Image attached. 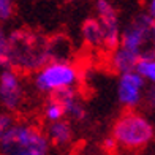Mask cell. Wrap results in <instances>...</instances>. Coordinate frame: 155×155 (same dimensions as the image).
<instances>
[{
    "mask_svg": "<svg viewBox=\"0 0 155 155\" xmlns=\"http://www.w3.org/2000/svg\"><path fill=\"white\" fill-rule=\"evenodd\" d=\"M46 136L49 139V143H51V146L67 147L71 144L73 136H74L73 125L68 119H60V120L51 122V124H48Z\"/></svg>",
    "mask_w": 155,
    "mask_h": 155,
    "instance_id": "30bf717a",
    "label": "cell"
},
{
    "mask_svg": "<svg viewBox=\"0 0 155 155\" xmlns=\"http://www.w3.org/2000/svg\"><path fill=\"white\" fill-rule=\"evenodd\" d=\"M25 89L21 73L13 68H3L0 73V104L6 112H18L24 104Z\"/></svg>",
    "mask_w": 155,
    "mask_h": 155,
    "instance_id": "8992f818",
    "label": "cell"
},
{
    "mask_svg": "<svg viewBox=\"0 0 155 155\" xmlns=\"http://www.w3.org/2000/svg\"><path fill=\"white\" fill-rule=\"evenodd\" d=\"M15 124V117H13L11 112H0V138L3 136V133L10 128V127Z\"/></svg>",
    "mask_w": 155,
    "mask_h": 155,
    "instance_id": "ac0fdd59",
    "label": "cell"
},
{
    "mask_svg": "<svg viewBox=\"0 0 155 155\" xmlns=\"http://www.w3.org/2000/svg\"><path fill=\"white\" fill-rule=\"evenodd\" d=\"M68 48L65 38H46L29 29H16L8 33V68L19 73H35L52 59H65Z\"/></svg>",
    "mask_w": 155,
    "mask_h": 155,
    "instance_id": "6da1fadb",
    "label": "cell"
},
{
    "mask_svg": "<svg viewBox=\"0 0 155 155\" xmlns=\"http://www.w3.org/2000/svg\"><path fill=\"white\" fill-rule=\"evenodd\" d=\"M15 15V3L13 0H0V22L10 21Z\"/></svg>",
    "mask_w": 155,
    "mask_h": 155,
    "instance_id": "2e32d148",
    "label": "cell"
},
{
    "mask_svg": "<svg viewBox=\"0 0 155 155\" xmlns=\"http://www.w3.org/2000/svg\"><path fill=\"white\" fill-rule=\"evenodd\" d=\"M68 2H73V0H68Z\"/></svg>",
    "mask_w": 155,
    "mask_h": 155,
    "instance_id": "44dd1931",
    "label": "cell"
},
{
    "mask_svg": "<svg viewBox=\"0 0 155 155\" xmlns=\"http://www.w3.org/2000/svg\"><path fill=\"white\" fill-rule=\"evenodd\" d=\"M143 103L147 108L153 109L155 108V82L147 84L144 89V97H143Z\"/></svg>",
    "mask_w": 155,
    "mask_h": 155,
    "instance_id": "e0dca14e",
    "label": "cell"
},
{
    "mask_svg": "<svg viewBox=\"0 0 155 155\" xmlns=\"http://www.w3.org/2000/svg\"><path fill=\"white\" fill-rule=\"evenodd\" d=\"M82 40L92 49H104V32L97 18H89L82 22L81 27Z\"/></svg>",
    "mask_w": 155,
    "mask_h": 155,
    "instance_id": "8fae6325",
    "label": "cell"
},
{
    "mask_svg": "<svg viewBox=\"0 0 155 155\" xmlns=\"http://www.w3.org/2000/svg\"><path fill=\"white\" fill-rule=\"evenodd\" d=\"M111 136L117 143L119 149L141 150L155 138V127L143 112L127 109L112 124Z\"/></svg>",
    "mask_w": 155,
    "mask_h": 155,
    "instance_id": "3957f363",
    "label": "cell"
},
{
    "mask_svg": "<svg viewBox=\"0 0 155 155\" xmlns=\"http://www.w3.org/2000/svg\"><path fill=\"white\" fill-rule=\"evenodd\" d=\"M147 15L155 19V0H149V3H147Z\"/></svg>",
    "mask_w": 155,
    "mask_h": 155,
    "instance_id": "ffe728a7",
    "label": "cell"
},
{
    "mask_svg": "<svg viewBox=\"0 0 155 155\" xmlns=\"http://www.w3.org/2000/svg\"><path fill=\"white\" fill-rule=\"evenodd\" d=\"M135 71L143 76V79L147 84L155 82V57H147V59L138 60Z\"/></svg>",
    "mask_w": 155,
    "mask_h": 155,
    "instance_id": "5bb4252c",
    "label": "cell"
},
{
    "mask_svg": "<svg viewBox=\"0 0 155 155\" xmlns=\"http://www.w3.org/2000/svg\"><path fill=\"white\" fill-rule=\"evenodd\" d=\"M43 117L48 124L60 120V119H65V111H63L62 104L59 103V100L55 97H49L46 104L43 106Z\"/></svg>",
    "mask_w": 155,
    "mask_h": 155,
    "instance_id": "4fadbf2b",
    "label": "cell"
},
{
    "mask_svg": "<svg viewBox=\"0 0 155 155\" xmlns=\"http://www.w3.org/2000/svg\"><path fill=\"white\" fill-rule=\"evenodd\" d=\"M0 68H8V33L0 25Z\"/></svg>",
    "mask_w": 155,
    "mask_h": 155,
    "instance_id": "9a60e30c",
    "label": "cell"
},
{
    "mask_svg": "<svg viewBox=\"0 0 155 155\" xmlns=\"http://www.w3.org/2000/svg\"><path fill=\"white\" fill-rule=\"evenodd\" d=\"M52 97H55L59 100L63 111H65V117L70 122H84L86 120L87 111H86V106H84V103L81 100V95L78 92V89L60 90V92L54 94Z\"/></svg>",
    "mask_w": 155,
    "mask_h": 155,
    "instance_id": "9c48e42d",
    "label": "cell"
},
{
    "mask_svg": "<svg viewBox=\"0 0 155 155\" xmlns=\"http://www.w3.org/2000/svg\"><path fill=\"white\" fill-rule=\"evenodd\" d=\"M95 13L104 32V51H112L120 41V21L119 13L109 0H95Z\"/></svg>",
    "mask_w": 155,
    "mask_h": 155,
    "instance_id": "ba28073f",
    "label": "cell"
},
{
    "mask_svg": "<svg viewBox=\"0 0 155 155\" xmlns=\"http://www.w3.org/2000/svg\"><path fill=\"white\" fill-rule=\"evenodd\" d=\"M103 149L106 150L108 153H112V152H116L119 147H117V143L114 141V138H112L111 135L108 136V138H104L103 139Z\"/></svg>",
    "mask_w": 155,
    "mask_h": 155,
    "instance_id": "d6986e66",
    "label": "cell"
},
{
    "mask_svg": "<svg viewBox=\"0 0 155 155\" xmlns=\"http://www.w3.org/2000/svg\"><path fill=\"white\" fill-rule=\"evenodd\" d=\"M119 46L138 60L155 57V19L147 13L136 15L122 29Z\"/></svg>",
    "mask_w": 155,
    "mask_h": 155,
    "instance_id": "5b68a950",
    "label": "cell"
},
{
    "mask_svg": "<svg viewBox=\"0 0 155 155\" xmlns=\"http://www.w3.org/2000/svg\"><path fill=\"white\" fill-rule=\"evenodd\" d=\"M51 143L38 125L16 122L0 138V155H49Z\"/></svg>",
    "mask_w": 155,
    "mask_h": 155,
    "instance_id": "7a4b0ae2",
    "label": "cell"
},
{
    "mask_svg": "<svg viewBox=\"0 0 155 155\" xmlns=\"http://www.w3.org/2000/svg\"><path fill=\"white\" fill-rule=\"evenodd\" d=\"M32 84L38 94L51 97L65 89H78L81 73L71 60L52 59L33 73Z\"/></svg>",
    "mask_w": 155,
    "mask_h": 155,
    "instance_id": "277c9868",
    "label": "cell"
},
{
    "mask_svg": "<svg viewBox=\"0 0 155 155\" xmlns=\"http://www.w3.org/2000/svg\"><path fill=\"white\" fill-rule=\"evenodd\" d=\"M147 82L135 70L119 74L117 79V100L125 109H136L143 103L144 89Z\"/></svg>",
    "mask_w": 155,
    "mask_h": 155,
    "instance_id": "52a82bcc",
    "label": "cell"
},
{
    "mask_svg": "<svg viewBox=\"0 0 155 155\" xmlns=\"http://www.w3.org/2000/svg\"><path fill=\"white\" fill-rule=\"evenodd\" d=\"M108 63H109V68L114 73L122 74V73H127V71L135 70L136 63H138V59L133 54H130L127 49L117 46V48L112 49V51H109Z\"/></svg>",
    "mask_w": 155,
    "mask_h": 155,
    "instance_id": "7c38bea8",
    "label": "cell"
}]
</instances>
